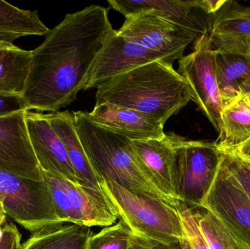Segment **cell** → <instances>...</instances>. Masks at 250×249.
<instances>
[{"mask_svg": "<svg viewBox=\"0 0 250 249\" xmlns=\"http://www.w3.org/2000/svg\"><path fill=\"white\" fill-rule=\"evenodd\" d=\"M108 11L92 4L66 15L31 51L23 92L29 111L58 112L76 100L98 53L116 32Z\"/></svg>", "mask_w": 250, "mask_h": 249, "instance_id": "obj_1", "label": "cell"}, {"mask_svg": "<svg viewBox=\"0 0 250 249\" xmlns=\"http://www.w3.org/2000/svg\"><path fill=\"white\" fill-rule=\"evenodd\" d=\"M96 103H109L151 115L163 124L192 100L189 85L173 64L154 61L98 86Z\"/></svg>", "mask_w": 250, "mask_h": 249, "instance_id": "obj_2", "label": "cell"}, {"mask_svg": "<svg viewBox=\"0 0 250 249\" xmlns=\"http://www.w3.org/2000/svg\"><path fill=\"white\" fill-rule=\"evenodd\" d=\"M73 114L79 138L100 181L110 180L132 192L160 199L176 208L144 175L132 140L95 124L88 113Z\"/></svg>", "mask_w": 250, "mask_h": 249, "instance_id": "obj_3", "label": "cell"}, {"mask_svg": "<svg viewBox=\"0 0 250 249\" xmlns=\"http://www.w3.org/2000/svg\"><path fill=\"white\" fill-rule=\"evenodd\" d=\"M100 187L135 236L166 245L180 243L182 223L176 208L110 180H101Z\"/></svg>", "mask_w": 250, "mask_h": 249, "instance_id": "obj_4", "label": "cell"}, {"mask_svg": "<svg viewBox=\"0 0 250 249\" xmlns=\"http://www.w3.org/2000/svg\"><path fill=\"white\" fill-rule=\"evenodd\" d=\"M0 203L7 216L31 233L64 224L57 217L46 181H36L0 169Z\"/></svg>", "mask_w": 250, "mask_h": 249, "instance_id": "obj_5", "label": "cell"}, {"mask_svg": "<svg viewBox=\"0 0 250 249\" xmlns=\"http://www.w3.org/2000/svg\"><path fill=\"white\" fill-rule=\"evenodd\" d=\"M222 160L217 143L183 138L176 149L175 192L178 201L201 208Z\"/></svg>", "mask_w": 250, "mask_h": 249, "instance_id": "obj_6", "label": "cell"}, {"mask_svg": "<svg viewBox=\"0 0 250 249\" xmlns=\"http://www.w3.org/2000/svg\"><path fill=\"white\" fill-rule=\"evenodd\" d=\"M215 53L208 33L197 38L192 53L179 59V73L189 85L192 100L220 133L223 103L217 83Z\"/></svg>", "mask_w": 250, "mask_h": 249, "instance_id": "obj_7", "label": "cell"}, {"mask_svg": "<svg viewBox=\"0 0 250 249\" xmlns=\"http://www.w3.org/2000/svg\"><path fill=\"white\" fill-rule=\"evenodd\" d=\"M117 33L129 42L166 56L173 62L180 59L187 47L197 39L185 28L151 12L127 16Z\"/></svg>", "mask_w": 250, "mask_h": 249, "instance_id": "obj_8", "label": "cell"}, {"mask_svg": "<svg viewBox=\"0 0 250 249\" xmlns=\"http://www.w3.org/2000/svg\"><path fill=\"white\" fill-rule=\"evenodd\" d=\"M201 208L214 213L242 249H250V200L221 162Z\"/></svg>", "mask_w": 250, "mask_h": 249, "instance_id": "obj_9", "label": "cell"}, {"mask_svg": "<svg viewBox=\"0 0 250 249\" xmlns=\"http://www.w3.org/2000/svg\"><path fill=\"white\" fill-rule=\"evenodd\" d=\"M154 61H173L163 54L147 49L126 40L116 31L104 43L95 58L82 90H88L104 84L111 79Z\"/></svg>", "mask_w": 250, "mask_h": 249, "instance_id": "obj_10", "label": "cell"}, {"mask_svg": "<svg viewBox=\"0 0 250 249\" xmlns=\"http://www.w3.org/2000/svg\"><path fill=\"white\" fill-rule=\"evenodd\" d=\"M26 111L0 118V169L22 178L44 181L25 121Z\"/></svg>", "mask_w": 250, "mask_h": 249, "instance_id": "obj_11", "label": "cell"}, {"mask_svg": "<svg viewBox=\"0 0 250 249\" xmlns=\"http://www.w3.org/2000/svg\"><path fill=\"white\" fill-rule=\"evenodd\" d=\"M183 137L174 133H165L161 138L132 141L138 164L148 181L176 208L175 168L176 149Z\"/></svg>", "mask_w": 250, "mask_h": 249, "instance_id": "obj_12", "label": "cell"}, {"mask_svg": "<svg viewBox=\"0 0 250 249\" xmlns=\"http://www.w3.org/2000/svg\"><path fill=\"white\" fill-rule=\"evenodd\" d=\"M108 3L125 18L141 12H151L185 28L197 38L209 33L211 28L212 16L204 10L201 0H108Z\"/></svg>", "mask_w": 250, "mask_h": 249, "instance_id": "obj_13", "label": "cell"}, {"mask_svg": "<svg viewBox=\"0 0 250 249\" xmlns=\"http://www.w3.org/2000/svg\"><path fill=\"white\" fill-rule=\"evenodd\" d=\"M25 121L32 149L42 172L82 184L76 176L64 144L51 127L46 114L26 111Z\"/></svg>", "mask_w": 250, "mask_h": 249, "instance_id": "obj_14", "label": "cell"}, {"mask_svg": "<svg viewBox=\"0 0 250 249\" xmlns=\"http://www.w3.org/2000/svg\"><path fill=\"white\" fill-rule=\"evenodd\" d=\"M210 40L215 51L248 54L250 51V6L226 0L211 16Z\"/></svg>", "mask_w": 250, "mask_h": 249, "instance_id": "obj_15", "label": "cell"}, {"mask_svg": "<svg viewBox=\"0 0 250 249\" xmlns=\"http://www.w3.org/2000/svg\"><path fill=\"white\" fill-rule=\"evenodd\" d=\"M89 118L98 125L122 134L132 141L161 138L165 124L135 110L109 103L95 105Z\"/></svg>", "mask_w": 250, "mask_h": 249, "instance_id": "obj_16", "label": "cell"}, {"mask_svg": "<svg viewBox=\"0 0 250 249\" xmlns=\"http://www.w3.org/2000/svg\"><path fill=\"white\" fill-rule=\"evenodd\" d=\"M57 177L84 226L106 228L120 218L101 189L76 184L60 175Z\"/></svg>", "mask_w": 250, "mask_h": 249, "instance_id": "obj_17", "label": "cell"}, {"mask_svg": "<svg viewBox=\"0 0 250 249\" xmlns=\"http://www.w3.org/2000/svg\"><path fill=\"white\" fill-rule=\"evenodd\" d=\"M216 73L223 108L250 95V54L215 51Z\"/></svg>", "mask_w": 250, "mask_h": 249, "instance_id": "obj_18", "label": "cell"}, {"mask_svg": "<svg viewBox=\"0 0 250 249\" xmlns=\"http://www.w3.org/2000/svg\"><path fill=\"white\" fill-rule=\"evenodd\" d=\"M51 127L64 144L76 176L83 185L99 189L100 180L94 172L78 134L74 116L70 111L46 114Z\"/></svg>", "mask_w": 250, "mask_h": 249, "instance_id": "obj_19", "label": "cell"}, {"mask_svg": "<svg viewBox=\"0 0 250 249\" xmlns=\"http://www.w3.org/2000/svg\"><path fill=\"white\" fill-rule=\"evenodd\" d=\"M93 235L89 227L60 224L34 232L21 249H86Z\"/></svg>", "mask_w": 250, "mask_h": 249, "instance_id": "obj_20", "label": "cell"}, {"mask_svg": "<svg viewBox=\"0 0 250 249\" xmlns=\"http://www.w3.org/2000/svg\"><path fill=\"white\" fill-rule=\"evenodd\" d=\"M38 11L23 10L0 0V42L13 44L28 36H44L49 33Z\"/></svg>", "mask_w": 250, "mask_h": 249, "instance_id": "obj_21", "label": "cell"}, {"mask_svg": "<svg viewBox=\"0 0 250 249\" xmlns=\"http://www.w3.org/2000/svg\"><path fill=\"white\" fill-rule=\"evenodd\" d=\"M218 141L220 151L233 150L250 137V105L239 97L223 107Z\"/></svg>", "mask_w": 250, "mask_h": 249, "instance_id": "obj_22", "label": "cell"}, {"mask_svg": "<svg viewBox=\"0 0 250 249\" xmlns=\"http://www.w3.org/2000/svg\"><path fill=\"white\" fill-rule=\"evenodd\" d=\"M30 60L31 51L0 42V92L23 95Z\"/></svg>", "mask_w": 250, "mask_h": 249, "instance_id": "obj_23", "label": "cell"}, {"mask_svg": "<svg viewBox=\"0 0 250 249\" xmlns=\"http://www.w3.org/2000/svg\"><path fill=\"white\" fill-rule=\"evenodd\" d=\"M197 213L198 226L208 249H244L214 213L204 208H198Z\"/></svg>", "mask_w": 250, "mask_h": 249, "instance_id": "obj_24", "label": "cell"}, {"mask_svg": "<svg viewBox=\"0 0 250 249\" xmlns=\"http://www.w3.org/2000/svg\"><path fill=\"white\" fill-rule=\"evenodd\" d=\"M135 237L121 219L116 225L106 227L92 235L89 238L86 249H128Z\"/></svg>", "mask_w": 250, "mask_h": 249, "instance_id": "obj_25", "label": "cell"}, {"mask_svg": "<svg viewBox=\"0 0 250 249\" xmlns=\"http://www.w3.org/2000/svg\"><path fill=\"white\" fill-rule=\"evenodd\" d=\"M42 172L44 180L49 188L54 210L58 219L63 223L83 225L82 218L72 205L67 193L60 184L57 175L50 172Z\"/></svg>", "mask_w": 250, "mask_h": 249, "instance_id": "obj_26", "label": "cell"}, {"mask_svg": "<svg viewBox=\"0 0 250 249\" xmlns=\"http://www.w3.org/2000/svg\"><path fill=\"white\" fill-rule=\"evenodd\" d=\"M177 209L182 223V236L179 243L181 249H208L198 226L197 209H192L180 202Z\"/></svg>", "mask_w": 250, "mask_h": 249, "instance_id": "obj_27", "label": "cell"}, {"mask_svg": "<svg viewBox=\"0 0 250 249\" xmlns=\"http://www.w3.org/2000/svg\"><path fill=\"white\" fill-rule=\"evenodd\" d=\"M221 164L250 200V162L232 152L221 151Z\"/></svg>", "mask_w": 250, "mask_h": 249, "instance_id": "obj_28", "label": "cell"}, {"mask_svg": "<svg viewBox=\"0 0 250 249\" xmlns=\"http://www.w3.org/2000/svg\"><path fill=\"white\" fill-rule=\"evenodd\" d=\"M28 111L29 110L23 95L0 92V118Z\"/></svg>", "mask_w": 250, "mask_h": 249, "instance_id": "obj_29", "label": "cell"}, {"mask_svg": "<svg viewBox=\"0 0 250 249\" xmlns=\"http://www.w3.org/2000/svg\"><path fill=\"white\" fill-rule=\"evenodd\" d=\"M4 233L0 241V249H21V235L17 228L12 222L3 226Z\"/></svg>", "mask_w": 250, "mask_h": 249, "instance_id": "obj_30", "label": "cell"}, {"mask_svg": "<svg viewBox=\"0 0 250 249\" xmlns=\"http://www.w3.org/2000/svg\"><path fill=\"white\" fill-rule=\"evenodd\" d=\"M128 249H182L180 244H173V245H166L161 243L150 241L145 238L135 237L132 245Z\"/></svg>", "mask_w": 250, "mask_h": 249, "instance_id": "obj_31", "label": "cell"}, {"mask_svg": "<svg viewBox=\"0 0 250 249\" xmlns=\"http://www.w3.org/2000/svg\"><path fill=\"white\" fill-rule=\"evenodd\" d=\"M226 1V0H201L203 8L210 16L218 12Z\"/></svg>", "mask_w": 250, "mask_h": 249, "instance_id": "obj_32", "label": "cell"}, {"mask_svg": "<svg viewBox=\"0 0 250 249\" xmlns=\"http://www.w3.org/2000/svg\"><path fill=\"white\" fill-rule=\"evenodd\" d=\"M227 152H232L243 160L250 162V137L243 144L233 150H228Z\"/></svg>", "mask_w": 250, "mask_h": 249, "instance_id": "obj_33", "label": "cell"}, {"mask_svg": "<svg viewBox=\"0 0 250 249\" xmlns=\"http://www.w3.org/2000/svg\"><path fill=\"white\" fill-rule=\"evenodd\" d=\"M6 219H7V214L3 209L2 205L0 203V226L4 225L6 222Z\"/></svg>", "mask_w": 250, "mask_h": 249, "instance_id": "obj_34", "label": "cell"}, {"mask_svg": "<svg viewBox=\"0 0 250 249\" xmlns=\"http://www.w3.org/2000/svg\"><path fill=\"white\" fill-rule=\"evenodd\" d=\"M3 233H4V230H3V227L0 226V241H1V238H2Z\"/></svg>", "mask_w": 250, "mask_h": 249, "instance_id": "obj_35", "label": "cell"}, {"mask_svg": "<svg viewBox=\"0 0 250 249\" xmlns=\"http://www.w3.org/2000/svg\"><path fill=\"white\" fill-rule=\"evenodd\" d=\"M245 99H246L247 102H248V104L250 105V95H247L246 96H244Z\"/></svg>", "mask_w": 250, "mask_h": 249, "instance_id": "obj_36", "label": "cell"}, {"mask_svg": "<svg viewBox=\"0 0 250 249\" xmlns=\"http://www.w3.org/2000/svg\"></svg>", "mask_w": 250, "mask_h": 249, "instance_id": "obj_37", "label": "cell"}]
</instances>
